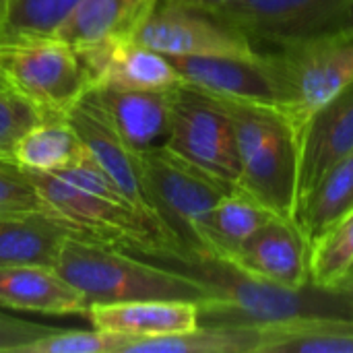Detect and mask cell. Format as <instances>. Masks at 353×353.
<instances>
[{
    "label": "cell",
    "instance_id": "obj_1",
    "mask_svg": "<svg viewBox=\"0 0 353 353\" xmlns=\"http://www.w3.org/2000/svg\"><path fill=\"white\" fill-rule=\"evenodd\" d=\"M219 101L234 124L240 163L236 186L275 215L294 217L300 172V134L296 126L273 105Z\"/></svg>",
    "mask_w": 353,
    "mask_h": 353
},
{
    "label": "cell",
    "instance_id": "obj_2",
    "mask_svg": "<svg viewBox=\"0 0 353 353\" xmlns=\"http://www.w3.org/2000/svg\"><path fill=\"white\" fill-rule=\"evenodd\" d=\"M56 271L81 292L87 306L134 300H186L199 306L211 302V296L184 275L74 236L62 244Z\"/></svg>",
    "mask_w": 353,
    "mask_h": 353
},
{
    "label": "cell",
    "instance_id": "obj_3",
    "mask_svg": "<svg viewBox=\"0 0 353 353\" xmlns=\"http://www.w3.org/2000/svg\"><path fill=\"white\" fill-rule=\"evenodd\" d=\"M143 182L151 207L174 240L188 252H203L201 230L230 184L172 153L165 145L141 153Z\"/></svg>",
    "mask_w": 353,
    "mask_h": 353
},
{
    "label": "cell",
    "instance_id": "obj_4",
    "mask_svg": "<svg viewBox=\"0 0 353 353\" xmlns=\"http://www.w3.org/2000/svg\"><path fill=\"white\" fill-rule=\"evenodd\" d=\"M281 79V112L298 134L353 83V31H329L269 52Z\"/></svg>",
    "mask_w": 353,
    "mask_h": 353
},
{
    "label": "cell",
    "instance_id": "obj_5",
    "mask_svg": "<svg viewBox=\"0 0 353 353\" xmlns=\"http://www.w3.org/2000/svg\"><path fill=\"white\" fill-rule=\"evenodd\" d=\"M0 87L64 118L91 85L79 52L50 35L0 43Z\"/></svg>",
    "mask_w": 353,
    "mask_h": 353
},
{
    "label": "cell",
    "instance_id": "obj_6",
    "mask_svg": "<svg viewBox=\"0 0 353 353\" xmlns=\"http://www.w3.org/2000/svg\"><path fill=\"white\" fill-rule=\"evenodd\" d=\"M165 147L188 163L236 184L240 174L234 124L219 99L180 83L174 87Z\"/></svg>",
    "mask_w": 353,
    "mask_h": 353
},
{
    "label": "cell",
    "instance_id": "obj_7",
    "mask_svg": "<svg viewBox=\"0 0 353 353\" xmlns=\"http://www.w3.org/2000/svg\"><path fill=\"white\" fill-rule=\"evenodd\" d=\"M350 0H234L209 10L256 48H275L337 31Z\"/></svg>",
    "mask_w": 353,
    "mask_h": 353
},
{
    "label": "cell",
    "instance_id": "obj_8",
    "mask_svg": "<svg viewBox=\"0 0 353 353\" xmlns=\"http://www.w3.org/2000/svg\"><path fill=\"white\" fill-rule=\"evenodd\" d=\"M132 37L168 58L261 52L244 33L223 23L213 12L159 0Z\"/></svg>",
    "mask_w": 353,
    "mask_h": 353
},
{
    "label": "cell",
    "instance_id": "obj_9",
    "mask_svg": "<svg viewBox=\"0 0 353 353\" xmlns=\"http://www.w3.org/2000/svg\"><path fill=\"white\" fill-rule=\"evenodd\" d=\"M182 83L225 101L281 108V79L269 52L170 58Z\"/></svg>",
    "mask_w": 353,
    "mask_h": 353
},
{
    "label": "cell",
    "instance_id": "obj_10",
    "mask_svg": "<svg viewBox=\"0 0 353 353\" xmlns=\"http://www.w3.org/2000/svg\"><path fill=\"white\" fill-rule=\"evenodd\" d=\"M66 122L79 134L83 147L91 157L110 174L120 192L130 201V205L143 215L157 219L141 170V153L132 151L128 143L120 137L101 105L85 91L83 97L66 112ZM161 223V221H159Z\"/></svg>",
    "mask_w": 353,
    "mask_h": 353
},
{
    "label": "cell",
    "instance_id": "obj_11",
    "mask_svg": "<svg viewBox=\"0 0 353 353\" xmlns=\"http://www.w3.org/2000/svg\"><path fill=\"white\" fill-rule=\"evenodd\" d=\"M225 261L281 288L304 290L312 285L310 246L294 217H273Z\"/></svg>",
    "mask_w": 353,
    "mask_h": 353
},
{
    "label": "cell",
    "instance_id": "obj_12",
    "mask_svg": "<svg viewBox=\"0 0 353 353\" xmlns=\"http://www.w3.org/2000/svg\"><path fill=\"white\" fill-rule=\"evenodd\" d=\"M77 52L91 87L116 85L130 89H170L182 83L168 56L143 46L132 35L81 48Z\"/></svg>",
    "mask_w": 353,
    "mask_h": 353
},
{
    "label": "cell",
    "instance_id": "obj_13",
    "mask_svg": "<svg viewBox=\"0 0 353 353\" xmlns=\"http://www.w3.org/2000/svg\"><path fill=\"white\" fill-rule=\"evenodd\" d=\"M87 93L101 105L120 137L137 153L163 147L172 124L174 87L130 89L116 85H95Z\"/></svg>",
    "mask_w": 353,
    "mask_h": 353
},
{
    "label": "cell",
    "instance_id": "obj_14",
    "mask_svg": "<svg viewBox=\"0 0 353 353\" xmlns=\"http://www.w3.org/2000/svg\"><path fill=\"white\" fill-rule=\"evenodd\" d=\"M353 153V83L323 105L300 132L298 201ZM298 205V203H296Z\"/></svg>",
    "mask_w": 353,
    "mask_h": 353
},
{
    "label": "cell",
    "instance_id": "obj_15",
    "mask_svg": "<svg viewBox=\"0 0 353 353\" xmlns=\"http://www.w3.org/2000/svg\"><path fill=\"white\" fill-rule=\"evenodd\" d=\"M199 304L186 300H134L89 306L91 327L120 333L132 341L174 335L199 327Z\"/></svg>",
    "mask_w": 353,
    "mask_h": 353
},
{
    "label": "cell",
    "instance_id": "obj_16",
    "mask_svg": "<svg viewBox=\"0 0 353 353\" xmlns=\"http://www.w3.org/2000/svg\"><path fill=\"white\" fill-rule=\"evenodd\" d=\"M0 308L48 316H87L81 292L50 267H0Z\"/></svg>",
    "mask_w": 353,
    "mask_h": 353
},
{
    "label": "cell",
    "instance_id": "obj_17",
    "mask_svg": "<svg viewBox=\"0 0 353 353\" xmlns=\"http://www.w3.org/2000/svg\"><path fill=\"white\" fill-rule=\"evenodd\" d=\"M70 236L72 230L46 209L0 215V267L56 269L62 244Z\"/></svg>",
    "mask_w": 353,
    "mask_h": 353
},
{
    "label": "cell",
    "instance_id": "obj_18",
    "mask_svg": "<svg viewBox=\"0 0 353 353\" xmlns=\"http://www.w3.org/2000/svg\"><path fill=\"white\" fill-rule=\"evenodd\" d=\"M157 0H83L54 33L81 50L110 39L134 35Z\"/></svg>",
    "mask_w": 353,
    "mask_h": 353
},
{
    "label": "cell",
    "instance_id": "obj_19",
    "mask_svg": "<svg viewBox=\"0 0 353 353\" xmlns=\"http://www.w3.org/2000/svg\"><path fill=\"white\" fill-rule=\"evenodd\" d=\"M277 217L256 199L234 186L209 213L203 230V252L230 259L259 228Z\"/></svg>",
    "mask_w": 353,
    "mask_h": 353
},
{
    "label": "cell",
    "instance_id": "obj_20",
    "mask_svg": "<svg viewBox=\"0 0 353 353\" xmlns=\"http://www.w3.org/2000/svg\"><path fill=\"white\" fill-rule=\"evenodd\" d=\"M263 327L205 325L192 331L132 341L124 353H261Z\"/></svg>",
    "mask_w": 353,
    "mask_h": 353
},
{
    "label": "cell",
    "instance_id": "obj_21",
    "mask_svg": "<svg viewBox=\"0 0 353 353\" xmlns=\"http://www.w3.org/2000/svg\"><path fill=\"white\" fill-rule=\"evenodd\" d=\"M353 209V153L335 163L296 205L294 219L308 246Z\"/></svg>",
    "mask_w": 353,
    "mask_h": 353
},
{
    "label": "cell",
    "instance_id": "obj_22",
    "mask_svg": "<svg viewBox=\"0 0 353 353\" xmlns=\"http://www.w3.org/2000/svg\"><path fill=\"white\" fill-rule=\"evenodd\" d=\"M261 353H353V319H310L265 327Z\"/></svg>",
    "mask_w": 353,
    "mask_h": 353
},
{
    "label": "cell",
    "instance_id": "obj_23",
    "mask_svg": "<svg viewBox=\"0 0 353 353\" xmlns=\"http://www.w3.org/2000/svg\"><path fill=\"white\" fill-rule=\"evenodd\" d=\"M83 149L79 134L66 118L48 116L17 139L12 161L33 172H56L70 163Z\"/></svg>",
    "mask_w": 353,
    "mask_h": 353
},
{
    "label": "cell",
    "instance_id": "obj_24",
    "mask_svg": "<svg viewBox=\"0 0 353 353\" xmlns=\"http://www.w3.org/2000/svg\"><path fill=\"white\" fill-rule=\"evenodd\" d=\"M83 0H6L0 12V43L54 35Z\"/></svg>",
    "mask_w": 353,
    "mask_h": 353
},
{
    "label": "cell",
    "instance_id": "obj_25",
    "mask_svg": "<svg viewBox=\"0 0 353 353\" xmlns=\"http://www.w3.org/2000/svg\"><path fill=\"white\" fill-rule=\"evenodd\" d=\"M353 269V209L310 246V283L337 290Z\"/></svg>",
    "mask_w": 353,
    "mask_h": 353
},
{
    "label": "cell",
    "instance_id": "obj_26",
    "mask_svg": "<svg viewBox=\"0 0 353 353\" xmlns=\"http://www.w3.org/2000/svg\"><path fill=\"white\" fill-rule=\"evenodd\" d=\"M132 343L130 337L110 333L101 329L91 331H56L54 335L41 337L19 353H124Z\"/></svg>",
    "mask_w": 353,
    "mask_h": 353
},
{
    "label": "cell",
    "instance_id": "obj_27",
    "mask_svg": "<svg viewBox=\"0 0 353 353\" xmlns=\"http://www.w3.org/2000/svg\"><path fill=\"white\" fill-rule=\"evenodd\" d=\"M43 211V203L29 172L12 159L0 157V215Z\"/></svg>",
    "mask_w": 353,
    "mask_h": 353
},
{
    "label": "cell",
    "instance_id": "obj_28",
    "mask_svg": "<svg viewBox=\"0 0 353 353\" xmlns=\"http://www.w3.org/2000/svg\"><path fill=\"white\" fill-rule=\"evenodd\" d=\"M43 118L48 116L41 110L0 87V157L12 159L17 139Z\"/></svg>",
    "mask_w": 353,
    "mask_h": 353
},
{
    "label": "cell",
    "instance_id": "obj_29",
    "mask_svg": "<svg viewBox=\"0 0 353 353\" xmlns=\"http://www.w3.org/2000/svg\"><path fill=\"white\" fill-rule=\"evenodd\" d=\"M56 331H60V329L12 319V316H6L0 312V353H19L25 345H29L41 337L54 335Z\"/></svg>",
    "mask_w": 353,
    "mask_h": 353
},
{
    "label": "cell",
    "instance_id": "obj_30",
    "mask_svg": "<svg viewBox=\"0 0 353 353\" xmlns=\"http://www.w3.org/2000/svg\"><path fill=\"white\" fill-rule=\"evenodd\" d=\"M159 2H172V4H184L192 8H203V10H217L234 0H159Z\"/></svg>",
    "mask_w": 353,
    "mask_h": 353
},
{
    "label": "cell",
    "instance_id": "obj_31",
    "mask_svg": "<svg viewBox=\"0 0 353 353\" xmlns=\"http://www.w3.org/2000/svg\"><path fill=\"white\" fill-rule=\"evenodd\" d=\"M337 31H353V0H350L347 8H345V14L341 19V25Z\"/></svg>",
    "mask_w": 353,
    "mask_h": 353
},
{
    "label": "cell",
    "instance_id": "obj_32",
    "mask_svg": "<svg viewBox=\"0 0 353 353\" xmlns=\"http://www.w3.org/2000/svg\"><path fill=\"white\" fill-rule=\"evenodd\" d=\"M337 290H339V292H343V294H352L353 296V279H350V281H343Z\"/></svg>",
    "mask_w": 353,
    "mask_h": 353
},
{
    "label": "cell",
    "instance_id": "obj_33",
    "mask_svg": "<svg viewBox=\"0 0 353 353\" xmlns=\"http://www.w3.org/2000/svg\"><path fill=\"white\" fill-rule=\"evenodd\" d=\"M4 4H6V0H0V12H2V8H4Z\"/></svg>",
    "mask_w": 353,
    "mask_h": 353
},
{
    "label": "cell",
    "instance_id": "obj_34",
    "mask_svg": "<svg viewBox=\"0 0 353 353\" xmlns=\"http://www.w3.org/2000/svg\"><path fill=\"white\" fill-rule=\"evenodd\" d=\"M350 279H353V269H352V273L347 275V279H345V281H350Z\"/></svg>",
    "mask_w": 353,
    "mask_h": 353
},
{
    "label": "cell",
    "instance_id": "obj_35",
    "mask_svg": "<svg viewBox=\"0 0 353 353\" xmlns=\"http://www.w3.org/2000/svg\"><path fill=\"white\" fill-rule=\"evenodd\" d=\"M347 296H350V300H352V304H353V296L352 294H347Z\"/></svg>",
    "mask_w": 353,
    "mask_h": 353
}]
</instances>
